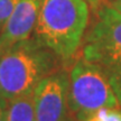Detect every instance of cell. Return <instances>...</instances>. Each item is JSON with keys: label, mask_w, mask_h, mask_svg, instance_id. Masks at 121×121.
<instances>
[{"label": "cell", "mask_w": 121, "mask_h": 121, "mask_svg": "<svg viewBox=\"0 0 121 121\" xmlns=\"http://www.w3.org/2000/svg\"><path fill=\"white\" fill-rule=\"evenodd\" d=\"M60 58L34 37L0 49V98L33 92L40 80L57 71Z\"/></svg>", "instance_id": "1"}, {"label": "cell", "mask_w": 121, "mask_h": 121, "mask_svg": "<svg viewBox=\"0 0 121 121\" xmlns=\"http://www.w3.org/2000/svg\"><path fill=\"white\" fill-rule=\"evenodd\" d=\"M89 22L85 0H40L34 37L62 60L78 52Z\"/></svg>", "instance_id": "2"}, {"label": "cell", "mask_w": 121, "mask_h": 121, "mask_svg": "<svg viewBox=\"0 0 121 121\" xmlns=\"http://www.w3.org/2000/svg\"><path fill=\"white\" fill-rule=\"evenodd\" d=\"M69 80V108L76 121H83L99 109L120 107L104 69L94 62L78 58Z\"/></svg>", "instance_id": "3"}, {"label": "cell", "mask_w": 121, "mask_h": 121, "mask_svg": "<svg viewBox=\"0 0 121 121\" xmlns=\"http://www.w3.org/2000/svg\"><path fill=\"white\" fill-rule=\"evenodd\" d=\"M95 15L96 20L85 37L82 56L100 64L121 53V13L110 4H103Z\"/></svg>", "instance_id": "4"}, {"label": "cell", "mask_w": 121, "mask_h": 121, "mask_svg": "<svg viewBox=\"0 0 121 121\" xmlns=\"http://www.w3.org/2000/svg\"><path fill=\"white\" fill-rule=\"evenodd\" d=\"M69 74L57 69L40 80L34 89L37 121H69Z\"/></svg>", "instance_id": "5"}, {"label": "cell", "mask_w": 121, "mask_h": 121, "mask_svg": "<svg viewBox=\"0 0 121 121\" xmlns=\"http://www.w3.org/2000/svg\"><path fill=\"white\" fill-rule=\"evenodd\" d=\"M39 7L40 0H18L0 31V49L33 36Z\"/></svg>", "instance_id": "6"}, {"label": "cell", "mask_w": 121, "mask_h": 121, "mask_svg": "<svg viewBox=\"0 0 121 121\" xmlns=\"http://www.w3.org/2000/svg\"><path fill=\"white\" fill-rule=\"evenodd\" d=\"M6 121H37L34 91L7 102Z\"/></svg>", "instance_id": "7"}, {"label": "cell", "mask_w": 121, "mask_h": 121, "mask_svg": "<svg viewBox=\"0 0 121 121\" xmlns=\"http://www.w3.org/2000/svg\"><path fill=\"white\" fill-rule=\"evenodd\" d=\"M99 65L104 69L117 96L119 105L121 107V53L109 57L108 60H103Z\"/></svg>", "instance_id": "8"}, {"label": "cell", "mask_w": 121, "mask_h": 121, "mask_svg": "<svg viewBox=\"0 0 121 121\" xmlns=\"http://www.w3.org/2000/svg\"><path fill=\"white\" fill-rule=\"evenodd\" d=\"M83 121H121V107L99 109Z\"/></svg>", "instance_id": "9"}, {"label": "cell", "mask_w": 121, "mask_h": 121, "mask_svg": "<svg viewBox=\"0 0 121 121\" xmlns=\"http://www.w3.org/2000/svg\"><path fill=\"white\" fill-rule=\"evenodd\" d=\"M18 0H0V31L11 15Z\"/></svg>", "instance_id": "10"}, {"label": "cell", "mask_w": 121, "mask_h": 121, "mask_svg": "<svg viewBox=\"0 0 121 121\" xmlns=\"http://www.w3.org/2000/svg\"><path fill=\"white\" fill-rule=\"evenodd\" d=\"M6 109L7 101L0 98V121H6Z\"/></svg>", "instance_id": "11"}, {"label": "cell", "mask_w": 121, "mask_h": 121, "mask_svg": "<svg viewBox=\"0 0 121 121\" xmlns=\"http://www.w3.org/2000/svg\"><path fill=\"white\" fill-rule=\"evenodd\" d=\"M87 2V4H89V8H91V10L92 11H96L98 9H99V7L101 6V0H85Z\"/></svg>", "instance_id": "12"}, {"label": "cell", "mask_w": 121, "mask_h": 121, "mask_svg": "<svg viewBox=\"0 0 121 121\" xmlns=\"http://www.w3.org/2000/svg\"><path fill=\"white\" fill-rule=\"evenodd\" d=\"M109 4L112 6L114 9H117L119 13H121V0H113V1H110Z\"/></svg>", "instance_id": "13"}, {"label": "cell", "mask_w": 121, "mask_h": 121, "mask_svg": "<svg viewBox=\"0 0 121 121\" xmlns=\"http://www.w3.org/2000/svg\"><path fill=\"white\" fill-rule=\"evenodd\" d=\"M108 1H109V2H110V1H113V0H108Z\"/></svg>", "instance_id": "14"}, {"label": "cell", "mask_w": 121, "mask_h": 121, "mask_svg": "<svg viewBox=\"0 0 121 121\" xmlns=\"http://www.w3.org/2000/svg\"><path fill=\"white\" fill-rule=\"evenodd\" d=\"M69 121H71V120H69Z\"/></svg>", "instance_id": "15"}]
</instances>
